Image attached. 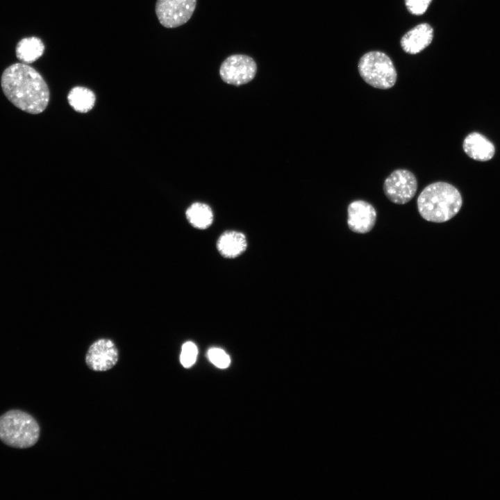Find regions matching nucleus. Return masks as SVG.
<instances>
[{
  "instance_id": "obj_17",
  "label": "nucleus",
  "mask_w": 500,
  "mask_h": 500,
  "mask_svg": "<svg viewBox=\"0 0 500 500\" xmlns=\"http://www.w3.org/2000/svg\"><path fill=\"white\" fill-rule=\"evenodd\" d=\"M207 356L211 363L220 369L227 368L231 363L228 353L222 349L212 347L208 349Z\"/></svg>"
},
{
  "instance_id": "obj_3",
  "label": "nucleus",
  "mask_w": 500,
  "mask_h": 500,
  "mask_svg": "<svg viewBox=\"0 0 500 500\" xmlns=\"http://www.w3.org/2000/svg\"><path fill=\"white\" fill-rule=\"evenodd\" d=\"M40 427L28 413L12 410L0 416V440L6 445L26 449L38 440Z\"/></svg>"
},
{
  "instance_id": "obj_13",
  "label": "nucleus",
  "mask_w": 500,
  "mask_h": 500,
  "mask_svg": "<svg viewBox=\"0 0 500 500\" xmlns=\"http://www.w3.org/2000/svg\"><path fill=\"white\" fill-rule=\"evenodd\" d=\"M44 45L42 41L36 37L22 39L16 47V55L24 63H32L44 53Z\"/></svg>"
},
{
  "instance_id": "obj_14",
  "label": "nucleus",
  "mask_w": 500,
  "mask_h": 500,
  "mask_svg": "<svg viewBox=\"0 0 500 500\" xmlns=\"http://www.w3.org/2000/svg\"><path fill=\"white\" fill-rule=\"evenodd\" d=\"M189 223L198 229L208 228L213 222V213L209 206L201 202L192 203L185 212Z\"/></svg>"
},
{
  "instance_id": "obj_12",
  "label": "nucleus",
  "mask_w": 500,
  "mask_h": 500,
  "mask_svg": "<svg viewBox=\"0 0 500 500\" xmlns=\"http://www.w3.org/2000/svg\"><path fill=\"white\" fill-rule=\"evenodd\" d=\"M247 247L246 236L236 231L224 232L217 242L218 251L226 258H234L240 256L246 251Z\"/></svg>"
},
{
  "instance_id": "obj_2",
  "label": "nucleus",
  "mask_w": 500,
  "mask_h": 500,
  "mask_svg": "<svg viewBox=\"0 0 500 500\" xmlns=\"http://www.w3.org/2000/svg\"><path fill=\"white\" fill-rule=\"evenodd\" d=\"M420 215L428 222L441 223L449 221L460 210L462 200L460 192L445 182L429 184L421 192L417 201Z\"/></svg>"
},
{
  "instance_id": "obj_10",
  "label": "nucleus",
  "mask_w": 500,
  "mask_h": 500,
  "mask_svg": "<svg viewBox=\"0 0 500 500\" xmlns=\"http://www.w3.org/2000/svg\"><path fill=\"white\" fill-rule=\"evenodd\" d=\"M433 38V29L428 23H422L411 28L401 39L403 50L417 54L426 48Z\"/></svg>"
},
{
  "instance_id": "obj_16",
  "label": "nucleus",
  "mask_w": 500,
  "mask_h": 500,
  "mask_svg": "<svg viewBox=\"0 0 500 500\" xmlns=\"http://www.w3.org/2000/svg\"><path fill=\"white\" fill-rule=\"evenodd\" d=\"M197 354L198 349L197 345L191 341L185 342L182 345L180 354L181 365L185 368L192 367L197 360Z\"/></svg>"
},
{
  "instance_id": "obj_15",
  "label": "nucleus",
  "mask_w": 500,
  "mask_h": 500,
  "mask_svg": "<svg viewBox=\"0 0 500 500\" xmlns=\"http://www.w3.org/2000/svg\"><path fill=\"white\" fill-rule=\"evenodd\" d=\"M67 100L74 110L78 112H87L94 107L96 97L91 90L76 86L68 93Z\"/></svg>"
},
{
  "instance_id": "obj_11",
  "label": "nucleus",
  "mask_w": 500,
  "mask_h": 500,
  "mask_svg": "<svg viewBox=\"0 0 500 500\" xmlns=\"http://www.w3.org/2000/svg\"><path fill=\"white\" fill-rule=\"evenodd\" d=\"M462 148L466 154L478 161H488L494 155V144L479 133H471L464 140Z\"/></svg>"
},
{
  "instance_id": "obj_7",
  "label": "nucleus",
  "mask_w": 500,
  "mask_h": 500,
  "mask_svg": "<svg viewBox=\"0 0 500 500\" xmlns=\"http://www.w3.org/2000/svg\"><path fill=\"white\" fill-rule=\"evenodd\" d=\"M256 64L247 55L236 54L228 57L221 65L219 74L226 83L239 86L251 81L256 73Z\"/></svg>"
},
{
  "instance_id": "obj_4",
  "label": "nucleus",
  "mask_w": 500,
  "mask_h": 500,
  "mask_svg": "<svg viewBox=\"0 0 500 500\" xmlns=\"http://www.w3.org/2000/svg\"><path fill=\"white\" fill-rule=\"evenodd\" d=\"M361 78L378 89H389L397 81V74L392 61L385 53L373 51L364 54L358 62Z\"/></svg>"
},
{
  "instance_id": "obj_5",
  "label": "nucleus",
  "mask_w": 500,
  "mask_h": 500,
  "mask_svg": "<svg viewBox=\"0 0 500 500\" xmlns=\"http://www.w3.org/2000/svg\"><path fill=\"white\" fill-rule=\"evenodd\" d=\"M417 181L414 174L405 169L393 171L383 183L388 199L397 204H405L415 195Z\"/></svg>"
},
{
  "instance_id": "obj_9",
  "label": "nucleus",
  "mask_w": 500,
  "mask_h": 500,
  "mask_svg": "<svg viewBox=\"0 0 500 500\" xmlns=\"http://www.w3.org/2000/svg\"><path fill=\"white\" fill-rule=\"evenodd\" d=\"M347 212V224L352 231L366 233L374 227L376 212L369 203L363 200L353 201L349 205Z\"/></svg>"
},
{
  "instance_id": "obj_1",
  "label": "nucleus",
  "mask_w": 500,
  "mask_h": 500,
  "mask_svg": "<svg viewBox=\"0 0 500 500\" xmlns=\"http://www.w3.org/2000/svg\"><path fill=\"white\" fill-rule=\"evenodd\" d=\"M2 90L17 108L36 115L43 112L49 101V90L40 74L26 63L8 67L1 78Z\"/></svg>"
},
{
  "instance_id": "obj_6",
  "label": "nucleus",
  "mask_w": 500,
  "mask_h": 500,
  "mask_svg": "<svg viewBox=\"0 0 500 500\" xmlns=\"http://www.w3.org/2000/svg\"><path fill=\"white\" fill-rule=\"evenodd\" d=\"M196 4L197 0H157L156 14L161 25L176 28L190 19Z\"/></svg>"
},
{
  "instance_id": "obj_18",
  "label": "nucleus",
  "mask_w": 500,
  "mask_h": 500,
  "mask_svg": "<svg viewBox=\"0 0 500 500\" xmlns=\"http://www.w3.org/2000/svg\"><path fill=\"white\" fill-rule=\"evenodd\" d=\"M432 0H405L408 10L412 15H422L427 10Z\"/></svg>"
},
{
  "instance_id": "obj_8",
  "label": "nucleus",
  "mask_w": 500,
  "mask_h": 500,
  "mask_svg": "<svg viewBox=\"0 0 500 500\" xmlns=\"http://www.w3.org/2000/svg\"><path fill=\"white\" fill-rule=\"evenodd\" d=\"M118 350L110 339L101 338L89 347L85 362L88 367L96 372H104L112 368L118 361Z\"/></svg>"
}]
</instances>
